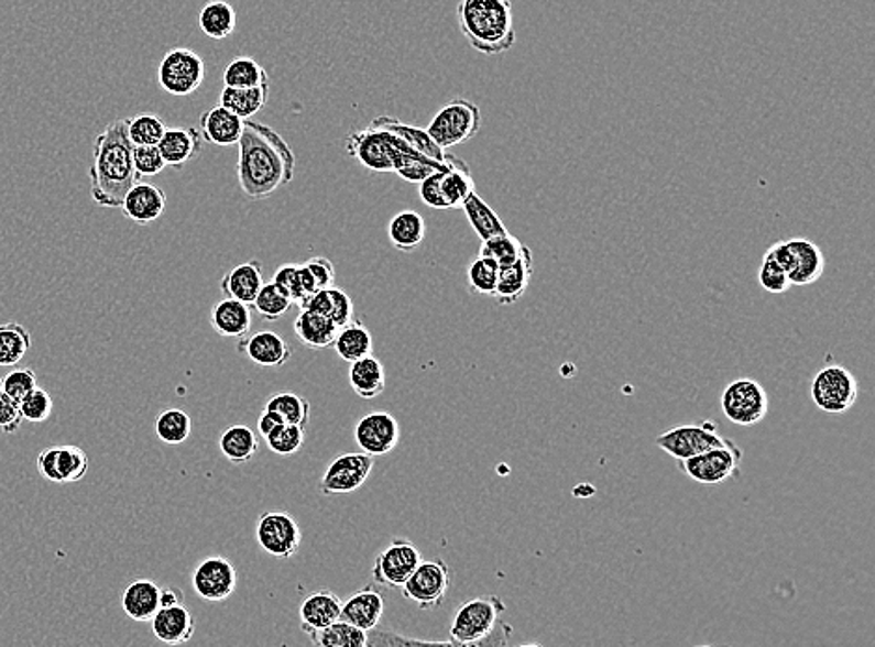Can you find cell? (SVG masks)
Masks as SVG:
<instances>
[{
  "instance_id": "1",
  "label": "cell",
  "mask_w": 875,
  "mask_h": 647,
  "mask_svg": "<svg viewBox=\"0 0 875 647\" xmlns=\"http://www.w3.org/2000/svg\"><path fill=\"white\" fill-rule=\"evenodd\" d=\"M238 179L251 200H264L284 185L292 184L295 172L294 150L275 129L265 123L243 120L239 136Z\"/></svg>"
},
{
  "instance_id": "2",
  "label": "cell",
  "mask_w": 875,
  "mask_h": 647,
  "mask_svg": "<svg viewBox=\"0 0 875 647\" xmlns=\"http://www.w3.org/2000/svg\"><path fill=\"white\" fill-rule=\"evenodd\" d=\"M129 120H114L94 141L90 195L99 208H122L123 196L139 182L133 161V142L128 135Z\"/></svg>"
},
{
  "instance_id": "3",
  "label": "cell",
  "mask_w": 875,
  "mask_h": 647,
  "mask_svg": "<svg viewBox=\"0 0 875 647\" xmlns=\"http://www.w3.org/2000/svg\"><path fill=\"white\" fill-rule=\"evenodd\" d=\"M461 34L482 55H502L515 43L514 8L510 0H459Z\"/></svg>"
},
{
  "instance_id": "4",
  "label": "cell",
  "mask_w": 875,
  "mask_h": 647,
  "mask_svg": "<svg viewBox=\"0 0 875 647\" xmlns=\"http://www.w3.org/2000/svg\"><path fill=\"white\" fill-rule=\"evenodd\" d=\"M506 611L501 597L480 595L459 606L450 625L452 646H484Z\"/></svg>"
},
{
  "instance_id": "5",
  "label": "cell",
  "mask_w": 875,
  "mask_h": 647,
  "mask_svg": "<svg viewBox=\"0 0 875 647\" xmlns=\"http://www.w3.org/2000/svg\"><path fill=\"white\" fill-rule=\"evenodd\" d=\"M480 128H482L480 107L469 99L458 98L437 110L426 131L442 150H448L472 141Z\"/></svg>"
},
{
  "instance_id": "6",
  "label": "cell",
  "mask_w": 875,
  "mask_h": 647,
  "mask_svg": "<svg viewBox=\"0 0 875 647\" xmlns=\"http://www.w3.org/2000/svg\"><path fill=\"white\" fill-rule=\"evenodd\" d=\"M767 256L786 271L791 286H810L820 281L825 271V256L810 239L794 238L772 244Z\"/></svg>"
},
{
  "instance_id": "7",
  "label": "cell",
  "mask_w": 875,
  "mask_h": 647,
  "mask_svg": "<svg viewBox=\"0 0 875 647\" xmlns=\"http://www.w3.org/2000/svg\"><path fill=\"white\" fill-rule=\"evenodd\" d=\"M810 397L823 413L844 415L857 404V379L847 368L831 364L816 373L810 385Z\"/></svg>"
},
{
  "instance_id": "8",
  "label": "cell",
  "mask_w": 875,
  "mask_h": 647,
  "mask_svg": "<svg viewBox=\"0 0 875 647\" xmlns=\"http://www.w3.org/2000/svg\"><path fill=\"white\" fill-rule=\"evenodd\" d=\"M743 450L734 440L726 446H717L706 452L697 453L692 458L678 461L680 471L692 482L702 485H721L730 478L740 476Z\"/></svg>"
},
{
  "instance_id": "9",
  "label": "cell",
  "mask_w": 875,
  "mask_h": 647,
  "mask_svg": "<svg viewBox=\"0 0 875 647\" xmlns=\"http://www.w3.org/2000/svg\"><path fill=\"white\" fill-rule=\"evenodd\" d=\"M721 409L732 424L751 428L769 413V396L756 379H735L723 391Z\"/></svg>"
},
{
  "instance_id": "10",
  "label": "cell",
  "mask_w": 875,
  "mask_h": 647,
  "mask_svg": "<svg viewBox=\"0 0 875 647\" xmlns=\"http://www.w3.org/2000/svg\"><path fill=\"white\" fill-rule=\"evenodd\" d=\"M204 79L206 64L203 56L185 47L168 51L157 69L161 88L171 96H190L203 86Z\"/></svg>"
},
{
  "instance_id": "11",
  "label": "cell",
  "mask_w": 875,
  "mask_h": 647,
  "mask_svg": "<svg viewBox=\"0 0 875 647\" xmlns=\"http://www.w3.org/2000/svg\"><path fill=\"white\" fill-rule=\"evenodd\" d=\"M450 582H452V577H450V568L445 560H439V558L428 560V562L423 560L402 586V593L418 608L434 611L437 606L442 605Z\"/></svg>"
},
{
  "instance_id": "12",
  "label": "cell",
  "mask_w": 875,
  "mask_h": 647,
  "mask_svg": "<svg viewBox=\"0 0 875 647\" xmlns=\"http://www.w3.org/2000/svg\"><path fill=\"white\" fill-rule=\"evenodd\" d=\"M732 440L724 439L717 434L713 421H702V424H687V426H676L668 429L665 434L655 439V445L667 452L676 461L692 458L697 453L706 452L717 446L730 445Z\"/></svg>"
},
{
  "instance_id": "13",
  "label": "cell",
  "mask_w": 875,
  "mask_h": 647,
  "mask_svg": "<svg viewBox=\"0 0 875 647\" xmlns=\"http://www.w3.org/2000/svg\"><path fill=\"white\" fill-rule=\"evenodd\" d=\"M256 541L276 560H288L299 552L303 530L289 513L265 512L256 523Z\"/></svg>"
},
{
  "instance_id": "14",
  "label": "cell",
  "mask_w": 875,
  "mask_h": 647,
  "mask_svg": "<svg viewBox=\"0 0 875 647\" xmlns=\"http://www.w3.org/2000/svg\"><path fill=\"white\" fill-rule=\"evenodd\" d=\"M375 458L368 453H342L332 459L319 480V493L325 496L348 495L367 483L374 471Z\"/></svg>"
},
{
  "instance_id": "15",
  "label": "cell",
  "mask_w": 875,
  "mask_h": 647,
  "mask_svg": "<svg viewBox=\"0 0 875 647\" xmlns=\"http://www.w3.org/2000/svg\"><path fill=\"white\" fill-rule=\"evenodd\" d=\"M420 562H423V555L413 541L394 538L389 547L381 550L375 558L374 569H372L375 584L391 588V590L402 588Z\"/></svg>"
},
{
  "instance_id": "16",
  "label": "cell",
  "mask_w": 875,
  "mask_h": 647,
  "mask_svg": "<svg viewBox=\"0 0 875 647\" xmlns=\"http://www.w3.org/2000/svg\"><path fill=\"white\" fill-rule=\"evenodd\" d=\"M346 150H348L349 157H353L367 171L394 172L396 146L392 142L391 133L385 129L368 125L367 129L353 131L346 139Z\"/></svg>"
},
{
  "instance_id": "17",
  "label": "cell",
  "mask_w": 875,
  "mask_h": 647,
  "mask_svg": "<svg viewBox=\"0 0 875 647\" xmlns=\"http://www.w3.org/2000/svg\"><path fill=\"white\" fill-rule=\"evenodd\" d=\"M88 453L74 445L51 446L37 456V472L51 483H77L88 474Z\"/></svg>"
},
{
  "instance_id": "18",
  "label": "cell",
  "mask_w": 875,
  "mask_h": 647,
  "mask_svg": "<svg viewBox=\"0 0 875 647\" xmlns=\"http://www.w3.org/2000/svg\"><path fill=\"white\" fill-rule=\"evenodd\" d=\"M238 588V573L225 556H208L193 573V590L208 603L227 601Z\"/></svg>"
},
{
  "instance_id": "19",
  "label": "cell",
  "mask_w": 875,
  "mask_h": 647,
  "mask_svg": "<svg viewBox=\"0 0 875 647\" xmlns=\"http://www.w3.org/2000/svg\"><path fill=\"white\" fill-rule=\"evenodd\" d=\"M400 424L391 413H370L356 426V442L368 456H386L400 442Z\"/></svg>"
},
{
  "instance_id": "20",
  "label": "cell",
  "mask_w": 875,
  "mask_h": 647,
  "mask_svg": "<svg viewBox=\"0 0 875 647\" xmlns=\"http://www.w3.org/2000/svg\"><path fill=\"white\" fill-rule=\"evenodd\" d=\"M239 351L249 357V361L262 368H282L292 359V348L278 332L262 330L241 338Z\"/></svg>"
},
{
  "instance_id": "21",
  "label": "cell",
  "mask_w": 875,
  "mask_h": 647,
  "mask_svg": "<svg viewBox=\"0 0 875 647\" xmlns=\"http://www.w3.org/2000/svg\"><path fill=\"white\" fill-rule=\"evenodd\" d=\"M370 128L385 129L392 135L400 136L402 141L407 142L413 150L423 153L429 160L439 161L442 165H453L458 157L448 155L447 150H442L437 142L428 135V131L417 125H409V123L400 122L398 118L380 117L372 120Z\"/></svg>"
},
{
  "instance_id": "22",
  "label": "cell",
  "mask_w": 875,
  "mask_h": 647,
  "mask_svg": "<svg viewBox=\"0 0 875 647\" xmlns=\"http://www.w3.org/2000/svg\"><path fill=\"white\" fill-rule=\"evenodd\" d=\"M342 614V599L331 590H319L303 599L299 606L300 629L310 636L338 622Z\"/></svg>"
},
{
  "instance_id": "23",
  "label": "cell",
  "mask_w": 875,
  "mask_h": 647,
  "mask_svg": "<svg viewBox=\"0 0 875 647\" xmlns=\"http://www.w3.org/2000/svg\"><path fill=\"white\" fill-rule=\"evenodd\" d=\"M166 196L157 185L136 182L123 196L122 211L129 220L141 227L152 224L165 211Z\"/></svg>"
},
{
  "instance_id": "24",
  "label": "cell",
  "mask_w": 875,
  "mask_h": 647,
  "mask_svg": "<svg viewBox=\"0 0 875 647\" xmlns=\"http://www.w3.org/2000/svg\"><path fill=\"white\" fill-rule=\"evenodd\" d=\"M385 612V601L375 588H361L348 601H342L340 619L351 623L361 630H374L380 627L381 617Z\"/></svg>"
},
{
  "instance_id": "25",
  "label": "cell",
  "mask_w": 875,
  "mask_h": 647,
  "mask_svg": "<svg viewBox=\"0 0 875 647\" xmlns=\"http://www.w3.org/2000/svg\"><path fill=\"white\" fill-rule=\"evenodd\" d=\"M150 622L153 636L168 646L187 644L195 636V617L184 605L161 606Z\"/></svg>"
},
{
  "instance_id": "26",
  "label": "cell",
  "mask_w": 875,
  "mask_h": 647,
  "mask_svg": "<svg viewBox=\"0 0 875 647\" xmlns=\"http://www.w3.org/2000/svg\"><path fill=\"white\" fill-rule=\"evenodd\" d=\"M533 251L527 249L517 262L506 265V267H501L495 292H493L491 297H495L499 305H514L527 292L528 284L533 281Z\"/></svg>"
},
{
  "instance_id": "27",
  "label": "cell",
  "mask_w": 875,
  "mask_h": 647,
  "mask_svg": "<svg viewBox=\"0 0 875 647\" xmlns=\"http://www.w3.org/2000/svg\"><path fill=\"white\" fill-rule=\"evenodd\" d=\"M157 147H160L166 166L179 168L200 155L203 135L196 128H166L165 135L161 139Z\"/></svg>"
},
{
  "instance_id": "28",
  "label": "cell",
  "mask_w": 875,
  "mask_h": 647,
  "mask_svg": "<svg viewBox=\"0 0 875 647\" xmlns=\"http://www.w3.org/2000/svg\"><path fill=\"white\" fill-rule=\"evenodd\" d=\"M264 286V267L258 260L239 263L222 276L221 292L225 297L241 300L251 306L260 287Z\"/></svg>"
},
{
  "instance_id": "29",
  "label": "cell",
  "mask_w": 875,
  "mask_h": 647,
  "mask_svg": "<svg viewBox=\"0 0 875 647\" xmlns=\"http://www.w3.org/2000/svg\"><path fill=\"white\" fill-rule=\"evenodd\" d=\"M198 128L204 141L217 146H233L238 144L239 136L243 133V118L219 105L204 112Z\"/></svg>"
},
{
  "instance_id": "30",
  "label": "cell",
  "mask_w": 875,
  "mask_h": 647,
  "mask_svg": "<svg viewBox=\"0 0 875 647\" xmlns=\"http://www.w3.org/2000/svg\"><path fill=\"white\" fill-rule=\"evenodd\" d=\"M211 327L217 335L225 338H245L251 332L252 314L251 306L241 300L225 299L219 300L211 308Z\"/></svg>"
},
{
  "instance_id": "31",
  "label": "cell",
  "mask_w": 875,
  "mask_h": 647,
  "mask_svg": "<svg viewBox=\"0 0 875 647\" xmlns=\"http://www.w3.org/2000/svg\"><path fill=\"white\" fill-rule=\"evenodd\" d=\"M349 385L362 399H375L381 396L386 388V372L383 362L375 359L374 354H368L359 361L351 362Z\"/></svg>"
},
{
  "instance_id": "32",
  "label": "cell",
  "mask_w": 875,
  "mask_h": 647,
  "mask_svg": "<svg viewBox=\"0 0 875 647\" xmlns=\"http://www.w3.org/2000/svg\"><path fill=\"white\" fill-rule=\"evenodd\" d=\"M295 337L306 348L327 349L331 348L337 338L338 327L332 324L331 318H327L318 311L305 310L300 308L299 316L294 324Z\"/></svg>"
},
{
  "instance_id": "33",
  "label": "cell",
  "mask_w": 875,
  "mask_h": 647,
  "mask_svg": "<svg viewBox=\"0 0 875 647\" xmlns=\"http://www.w3.org/2000/svg\"><path fill=\"white\" fill-rule=\"evenodd\" d=\"M161 588L153 580L131 582L122 593V608L133 622H150L160 611Z\"/></svg>"
},
{
  "instance_id": "34",
  "label": "cell",
  "mask_w": 875,
  "mask_h": 647,
  "mask_svg": "<svg viewBox=\"0 0 875 647\" xmlns=\"http://www.w3.org/2000/svg\"><path fill=\"white\" fill-rule=\"evenodd\" d=\"M386 232H389V241L396 251L413 252L417 251L426 238V222H424L423 215L413 211V209H405L392 217Z\"/></svg>"
},
{
  "instance_id": "35",
  "label": "cell",
  "mask_w": 875,
  "mask_h": 647,
  "mask_svg": "<svg viewBox=\"0 0 875 647\" xmlns=\"http://www.w3.org/2000/svg\"><path fill=\"white\" fill-rule=\"evenodd\" d=\"M219 448L230 463L247 464L260 452V440L245 424H233L221 435Z\"/></svg>"
},
{
  "instance_id": "36",
  "label": "cell",
  "mask_w": 875,
  "mask_h": 647,
  "mask_svg": "<svg viewBox=\"0 0 875 647\" xmlns=\"http://www.w3.org/2000/svg\"><path fill=\"white\" fill-rule=\"evenodd\" d=\"M238 25V13L227 0H209L198 13V26L211 40H227Z\"/></svg>"
},
{
  "instance_id": "37",
  "label": "cell",
  "mask_w": 875,
  "mask_h": 647,
  "mask_svg": "<svg viewBox=\"0 0 875 647\" xmlns=\"http://www.w3.org/2000/svg\"><path fill=\"white\" fill-rule=\"evenodd\" d=\"M270 83L264 85L251 86V88H228L225 86L221 92V105L232 110L243 120H251L260 110H264L270 99Z\"/></svg>"
},
{
  "instance_id": "38",
  "label": "cell",
  "mask_w": 875,
  "mask_h": 647,
  "mask_svg": "<svg viewBox=\"0 0 875 647\" xmlns=\"http://www.w3.org/2000/svg\"><path fill=\"white\" fill-rule=\"evenodd\" d=\"M461 209L466 211L469 224H471L472 230L482 241H488V239L508 232L501 217L495 213V209L491 208L485 200H482V196H478L477 190L467 196L466 202L461 204Z\"/></svg>"
},
{
  "instance_id": "39",
  "label": "cell",
  "mask_w": 875,
  "mask_h": 647,
  "mask_svg": "<svg viewBox=\"0 0 875 647\" xmlns=\"http://www.w3.org/2000/svg\"><path fill=\"white\" fill-rule=\"evenodd\" d=\"M332 346H335L338 357L349 364L374 353V340H372L370 330L357 321L340 327Z\"/></svg>"
},
{
  "instance_id": "40",
  "label": "cell",
  "mask_w": 875,
  "mask_h": 647,
  "mask_svg": "<svg viewBox=\"0 0 875 647\" xmlns=\"http://www.w3.org/2000/svg\"><path fill=\"white\" fill-rule=\"evenodd\" d=\"M32 348L31 332L21 324L0 325V368L15 366Z\"/></svg>"
},
{
  "instance_id": "41",
  "label": "cell",
  "mask_w": 875,
  "mask_h": 647,
  "mask_svg": "<svg viewBox=\"0 0 875 647\" xmlns=\"http://www.w3.org/2000/svg\"><path fill=\"white\" fill-rule=\"evenodd\" d=\"M441 190L448 208H461V204L466 202L467 196L474 193V179H472L469 165L459 160L456 165L442 172Z\"/></svg>"
},
{
  "instance_id": "42",
  "label": "cell",
  "mask_w": 875,
  "mask_h": 647,
  "mask_svg": "<svg viewBox=\"0 0 875 647\" xmlns=\"http://www.w3.org/2000/svg\"><path fill=\"white\" fill-rule=\"evenodd\" d=\"M222 83L228 88H251L270 83V74L251 56H238L225 68Z\"/></svg>"
},
{
  "instance_id": "43",
  "label": "cell",
  "mask_w": 875,
  "mask_h": 647,
  "mask_svg": "<svg viewBox=\"0 0 875 647\" xmlns=\"http://www.w3.org/2000/svg\"><path fill=\"white\" fill-rule=\"evenodd\" d=\"M310 640L319 647H367L368 633L338 619L329 627L310 635Z\"/></svg>"
},
{
  "instance_id": "44",
  "label": "cell",
  "mask_w": 875,
  "mask_h": 647,
  "mask_svg": "<svg viewBox=\"0 0 875 647\" xmlns=\"http://www.w3.org/2000/svg\"><path fill=\"white\" fill-rule=\"evenodd\" d=\"M265 409L275 410L286 424L305 426L310 421V404L305 396L294 391H281L273 394L265 404Z\"/></svg>"
},
{
  "instance_id": "45",
  "label": "cell",
  "mask_w": 875,
  "mask_h": 647,
  "mask_svg": "<svg viewBox=\"0 0 875 647\" xmlns=\"http://www.w3.org/2000/svg\"><path fill=\"white\" fill-rule=\"evenodd\" d=\"M193 431V420L184 409H166L155 420V435L165 445H184Z\"/></svg>"
},
{
  "instance_id": "46",
  "label": "cell",
  "mask_w": 875,
  "mask_h": 647,
  "mask_svg": "<svg viewBox=\"0 0 875 647\" xmlns=\"http://www.w3.org/2000/svg\"><path fill=\"white\" fill-rule=\"evenodd\" d=\"M292 306H294V300L289 299L288 295L284 294L273 281L260 287L256 299L252 300V308L265 321L281 319L292 310Z\"/></svg>"
},
{
  "instance_id": "47",
  "label": "cell",
  "mask_w": 875,
  "mask_h": 647,
  "mask_svg": "<svg viewBox=\"0 0 875 647\" xmlns=\"http://www.w3.org/2000/svg\"><path fill=\"white\" fill-rule=\"evenodd\" d=\"M527 249V244L521 243L519 239L506 232L502 233V235H496V238L488 239V241H482L480 254L491 257L499 267H506V265L517 262Z\"/></svg>"
},
{
  "instance_id": "48",
  "label": "cell",
  "mask_w": 875,
  "mask_h": 647,
  "mask_svg": "<svg viewBox=\"0 0 875 647\" xmlns=\"http://www.w3.org/2000/svg\"><path fill=\"white\" fill-rule=\"evenodd\" d=\"M305 426L286 424V421L265 437V442L270 446L271 452L278 453L282 458H289V456L299 452L303 445H305Z\"/></svg>"
},
{
  "instance_id": "49",
  "label": "cell",
  "mask_w": 875,
  "mask_h": 647,
  "mask_svg": "<svg viewBox=\"0 0 875 647\" xmlns=\"http://www.w3.org/2000/svg\"><path fill=\"white\" fill-rule=\"evenodd\" d=\"M165 131V122L155 114H139L128 122L129 141L133 146H157Z\"/></svg>"
},
{
  "instance_id": "50",
  "label": "cell",
  "mask_w": 875,
  "mask_h": 647,
  "mask_svg": "<svg viewBox=\"0 0 875 647\" xmlns=\"http://www.w3.org/2000/svg\"><path fill=\"white\" fill-rule=\"evenodd\" d=\"M499 271L501 267L491 257L478 254L467 270V282L472 294L493 295L499 281Z\"/></svg>"
},
{
  "instance_id": "51",
  "label": "cell",
  "mask_w": 875,
  "mask_h": 647,
  "mask_svg": "<svg viewBox=\"0 0 875 647\" xmlns=\"http://www.w3.org/2000/svg\"><path fill=\"white\" fill-rule=\"evenodd\" d=\"M19 409H21L23 420H29L31 424H43V421L50 420L55 404H53L50 392L36 386L19 402Z\"/></svg>"
},
{
  "instance_id": "52",
  "label": "cell",
  "mask_w": 875,
  "mask_h": 647,
  "mask_svg": "<svg viewBox=\"0 0 875 647\" xmlns=\"http://www.w3.org/2000/svg\"><path fill=\"white\" fill-rule=\"evenodd\" d=\"M758 282L767 294H786L791 287L790 278L786 275V271L767 254H765L762 265H759Z\"/></svg>"
},
{
  "instance_id": "53",
  "label": "cell",
  "mask_w": 875,
  "mask_h": 647,
  "mask_svg": "<svg viewBox=\"0 0 875 647\" xmlns=\"http://www.w3.org/2000/svg\"><path fill=\"white\" fill-rule=\"evenodd\" d=\"M36 386V373L31 368H15V370L8 373L7 377H2V388L18 404Z\"/></svg>"
},
{
  "instance_id": "54",
  "label": "cell",
  "mask_w": 875,
  "mask_h": 647,
  "mask_svg": "<svg viewBox=\"0 0 875 647\" xmlns=\"http://www.w3.org/2000/svg\"><path fill=\"white\" fill-rule=\"evenodd\" d=\"M273 282L276 286L281 287L284 294L288 295L289 299L294 300V305H300L306 299V292L299 278V263H286L276 270Z\"/></svg>"
},
{
  "instance_id": "55",
  "label": "cell",
  "mask_w": 875,
  "mask_h": 647,
  "mask_svg": "<svg viewBox=\"0 0 875 647\" xmlns=\"http://www.w3.org/2000/svg\"><path fill=\"white\" fill-rule=\"evenodd\" d=\"M133 161L139 176H157L166 168L165 160L157 146L133 147Z\"/></svg>"
},
{
  "instance_id": "56",
  "label": "cell",
  "mask_w": 875,
  "mask_h": 647,
  "mask_svg": "<svg viewBox=\"0 0 875 647\" xmlns=\"http://www.w3.org/2000/svg\"><path fill=\"white\" fill-rule=\"evenodd\" d=\"M329 294H331V316L329 318L332 319V324L337 325L338 329L343 325L351 324L353 314H356V306H353L351 297L343 292L342 287L337 286L329 287Z\"/></svg>"
},
{
  "instance_id": "57",
  "label": "cell",
  "mask_w": 875,
  "mask_h": 647,
  "mask_svg": "<svg viewBox=\"0 0 875 647\" xmlns=\"http://www.w3.org/2000/svg\"><path fill=\"white\" fill-rule=\"evenodd\" d=\"M21 421H23V416H21L19 404L4 392L2 377H0V431L7 435L15 434L21 428Z\"/></svg>"
},
{
  "instance_id": "58",
  "label": "cell",
  "mask_w": 875,
  "mask_h": 647,
  "mask_svg": "<svg viewBox=\"0 0 875 647\" xmlns=\"http://www.w3.org/2000/svg\"><path fill=\"white\" fill-rule=\"evenodd\" d=\"M442 172L445 171L434 172V174H429L428 177H424L423 182L418 184V195H420L423 202L426 204L428 208L450 209L448 208L447 200H445V196H442Z\"/></svg>"
},
{
  "instance_id": "59",
  "label": "cell",
  "mask_w": 875,
  "mask_h": 647,
  "mask_svg": "<svg viewBox=\"0 0 875 647\" xmlns=\"http://www.w3.org/2000/svg\"><path fill=\"white\" fill-rule=\"evenodd\" d=\"M305 265L313 273L318 289L335 286V265H332L331 260L321 256L310 257L308 262H305Z\"/></svg>"
},
{
  "instance_id": "60",
  "label": "cell",
  "mask_w": 875,
  "mask_h": 647,
  "mask_svg": "<svg viewBox=\"0 0 875 647\" xmlns=\"http://www.w3.org/2000/svg\"><path fill=\"white\" fill-rule=\"evenodd\" d=\"M394 644H450V640H418V638H407V636L398 635V633H391V630H378V633L368 630L367 646H394Z\"/></svg>"
},
{
  "instance_id": "61",
  "label": "cell",
  "mask_w": 875,
  "mask_h": 647,
  "mask_svg": "<svg viewBox=\"0 0 875 647\" xmlns=\"http://www.w3.org/2000/svg\"><path fill=\"white\" fill-rule=\"evenodd\" d=\"M281 424H284V418H282L278 413L264 409V413L260 416V420H258V431H260V435L265 439V437H267L273 429L278 428Z\"/></svg>"
},
{
  "instance_id": "62",
  "label": "cell",
  "mask_w": 875,
  "mask_h": 647,
  "mask_svg": "<svg viewBox=\"0 0 875 647\" xmlns=\"http://www.w3.org/2000/svg\"><path fill=\"white\" fill-rule=\"evenodd\" d=\"M160 603L161 606L182 605L184 595L178 590H174V588H161Z\"/></svg>"
}]
</instances>
